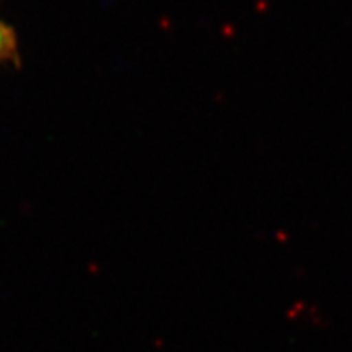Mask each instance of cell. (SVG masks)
Instances as JSON below:
<instances>
[{
	"label": "cell",
	"mask_w": 352,
	"mask_h": 352,
	"mask_svg": "<svg viewBox=\"0 0 352 352\" xmlns=\"http://www.w3.org/2000/svg\"><path fill=\"white\" fill-rule=\"evenodd\" d=\"M19 60V38L10 25L0 20V64Z\"/></svg>",
	"instance_id": "1"
}]
</instances>
